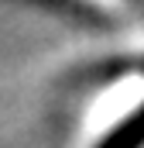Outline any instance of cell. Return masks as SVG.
Masks as SVG:
<instances>
[{
    "instance_id": "cell-1",
    "label": "cell",
    "mask_w": 144,
    "mask_h": 148,
    "mask_svg": "<svg viewBox=\"0 0 144 148\" xmlns=\"http://www.w3.org/2000/svg\"><path fill=\"white\" fill-rule=\"evenodd\" d=\"M141 145H144V103L127 121H120L96 148H141Z\"/></svg>"
}]
</instances>
